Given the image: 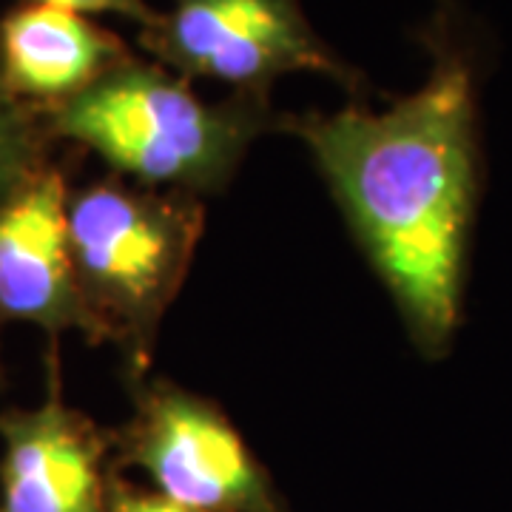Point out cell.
Here are the masks:
<instances>
[{"label": "cell", "mask_w": 512, "mask_h": 512, "mask_svg": "<svg viewBox=\"0 0 512 512\" xmlns=\"http://www.w3.org/2000/svg\"><path fill=\"white\" fill-rule=\"evenodd\" d=\"M0 512H106L109 444L52 390L46 402L0 416Z\"/></svg>", "instance_id": "obj_7"}, {"label": "cell", "mask_w": 512, "mask_h": 512, "mask_svg": "<svg viewBox=\"0 0 512 512\" xmlns=\"http://www.w3.org/2000/svg\"><path fill=\"white\" fill-rule=\"evenodd\" d=\"M106 512H200V510H191V507H185L180 501H171V498H165L163 493H157V490H131L126 484H114V490H111V501H109V510Z\"/></svg>", "instance_id": "obj_11"}, {"label": "cell", "mask_w": 512, "mask_h": 512, "mask_svg": "<svg viewBox=\"0 0 512 512\" xmlns=\"http://www.w3.org/2000/svg\"><path fill=\"white\" fill-rule=\"evenodd\" d=\"M40 168L35 120L0 80V202Z\"/></svg>", "instance_id": "obj_9"}, {"label": "cell", "mask_w": 512, "mask_h": 512, "mask_svg": "<svg viewBox=\"0 0 512 512\" xmlns=\"http://www.w3.org/2000/svg\"><path fill=\"white\" fill-rule=\"evenodd\" d=\"M126 46L92 18L23 3L0 20V80L20 103L55 109L128 60Z\"/></svg>", "instance_id": "obj_8"}, {"label": "cell", "mask_w": 512, "mask_h": 512, "mask_svg": "<svg viewBox=\"0 0 512 512\" xmlns=\"http://www.w3.org/2000/svg\"><path fill=\"white\" fill-rule=\"evenodd\" d=\"M143 49L185 80H217L237 94H268L282 74L311 72L356 86L302 9V0H168L140 29Z\"/></svg>", "instance_id": "obj_4"}, {"label": "cell", "mask_w": 512, "mask_h": 512, "mask_svg": "<svg viewBox=\"0 0 512 512\" xmlns=\"http://www.w3.org/2000/svg\"><path fill=\"white\" fill-rule=\"evenodd\" d=\"M0 316L49 333L97 336L69 251V191L55 168H37L0 202Z\"/></svg>", "instance_id": "obj_6"}, {"label": "cell", "mask_w": 512, "mask_h": 512, "mask_svg": "<svg viewBox=\"0 0 512 512\" xmlns=\"http://www.w3.org/2000/svg\"><path fill=\"white\" fill-rule=\"evenodd\" d=\"M32 6H52V9H63L72 15H83V18H100V15H117L131 23H137L140 29H148L157 20V9L148 6V0H23Z\"/></svg>", "instance_id": "obj_10"}, {"label": "cell", "mask_w": 512, "mask_h": 512, "mask_svg": "<svg viewBox=\"0 0 512 512\" xmlns=\"http://www.w3.org/2000/svg\"><path fill=\"white\" fill-rule=\"evenodd\" d=\"M271 117L265 94L205 103L191 80L128 57L49 109V128L134 185L194 197L231 183Z\"/></svg>", "instance_id": "obj_2"}, {"label": "cell", "mask_w": 512, "mask_h": 512, "mask_svg": "<svg viewBox=\"0 0 512 512\" xmlns=\"http://www.w3.org/2000/svg\"><path fill=\"white\" fill-rule=\"evenodd\" d=\"M123 461L157 493L200 512H288L268 470L217 404L174 384L143 390Z\"/></svg>", "instance_id": "obj_5"}, {"label": "cell", "mask_w": 512, "mask_h": 512, "mask_svg": "<svg viewBox=\"0 0 512 512\" xmlns=\"http://www.w3.org/2000/svg\"><path fill=\"white\" fill-rule=\"evenodd\" d=\"M427 46V80L390 109L348 106L285 126L311 151L413 345L439 359L461 325L481 146L470 49L444 23Z\"/></svg>", "instance_id": "obj_1"}, {"label": "cell", "mask_w": 512, "mask_h": 512, "mask_svg": "<svg viewBox=\"0 0 512 512\" xmlns=\"http://www.w3.org/2000/svg\"><path fill=\"white\" fill-rule=\"evenodd\" d=\"M200 234V205L185 194L97 183L69 197L74 279L97 336L117 339L143 365Z\"/></svg>", "instance_id": "obj_3"}]
</instances>
